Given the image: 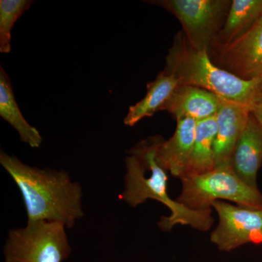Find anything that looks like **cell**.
<instances>
[{
  "label": "cell",
  "mask_w": 262,
  "mask_h": 262,
  "mask_svg": "<svg viewBox=\"0 0 262 262\" xmlns=\"http://www.w3.org/2000/svg\"><path fill=\"white\" fill-rule=\"evenodd\" d=\"M262 165V128L251 113L231 160V166L241 180L257 187V174Z\"/></svg>",
  "instance_id": "8fae6325"
},
{
  "label": "cell",
  "mask_w": 262,
  "mask_h": 262,
  "mask_svg": "<svg viewBox=\"0 0 262 262\" xmlns=\"http://www.w3.org/2000/svg\"><path fill=\"white\" fill-rule=\"evenodd\" d=\"M251 113V107L222 98L216 117L217 133L214 142L215 167L231 165L236 144Z\"/></svg>",
  "instance_id": "9c48e42d"
},
{
  "label": "cell",
  "mask_w": 262,
  "mask_h": 262,
  "mask_svg": "<svg viewBox=\"0 0 262 262\" xmlns=\"http://www.w3.org/2000/svg\"><path fill=\"white\" fill-rule=\"evenodd\" d=\"M251 114L262 128V98L251 108Z\"/></svg>",
  "instance_id": "ac0fdd59"
},
{
  "label": "cell",
  "mask_w": 262,
  "mask_h": 262,
  "mask_svg": "<svg viewBox=\"0 0 262 262\" xmlns=\"http://www.w3.org/2000/svg\"><path fill=\"white\" fill-rule=\"evenodd\" d=\"M65 227L59 222H27L24 228L8 232L5 262H63L71 247Z\"/></svg>",
  "instance_id": "5b68a950"
},
{
  "label": "cell",
  "mask_w": 262,
  "mask_h": 262,
  "mask_svg": "<svg viewBox=\"0 0 262 262\" xmlns=\"http://www.w3.org/2000/svg\"><path fill=\"white\" fill-rule=\"evenodd\" d=\"M216 133L215 116L196 122L194 145L187 175L206 173L214 169V142Z\"/></svg>",
  "instance_id": "2e32d148"
},
{
  "label": "cell",
  "mask_w": 262,
  "mask_h": 262,
  "mask_svg": "<svg viewBox=\"0 0 262 262\" xmlns=\"http://www.w3.org/2000/svg\"><path fill=\"white\" fill-rule=\"evenodd\" d=\"M179 85L178 80L173 75L164 70L160 72L154 80L147 84L145 96L130 106L124 119V124L134 127L142 119L153 116L157 112L161 111Z\"/></svg>",
  "instance_id": "4fadbf2b"
},
{
  "label": "cell",
  "mask_w": 262,
  "mask_h": 262,
  "mask_svg": "<svg viewBox=\"0 0 262 262\" xmlns=\"http://www.w3.org/2000/svg\"><path fill=\"white\" fill-rule=\"evenodd\" d=\"M219 224L211 241L220 251L229 252L248 244H262V208L233 206L223 201L212 204Z\"/></svg>",
  "instance_id": "52a82bcc"
},
{
  "label": "cell",
  "mask_w": 262,
  "mask_h": 262,
  "mask_svg": "<svg viewBox=\"0 0 262 262\" xmlns=\"http://www.w3.org/2000/svg\"><path fill=\"white\" fill-rule=\"evenodd\" d=\"M163 139L151 136L138 143L127 151L125 158V185L120 199L132 208L155 200L168 207V216H162L158 227L169 232L176 225L189 226L201 232H206L213 224L211 209L195 211L173 201L168 193V173L158 162V149Z\"/></svg>",
  "instance_id": "6da1fadb"
},
{
  "label": "cell",
  "mask_w": 262,
  "mask_h": 262,
  "mask_svg": "<svg viewBox=\"0 0 262 262\" xmlns=\"http://www.w3.org/2000/svg\"><path fill=\"white\" fill-rule=\"evenodd\" d=\"M180 196L176 201L195 211L211 209L217 201L234 202L238 206L262 208V194L236 175L231 165L215 167L203 174H189L182 179Z\"/></svg>",
  "instance_id": "277c9868"
},
{
  "label": "cell",
  "mask_w": 262,
  "mask_h": 262,
  "mask_svg": "<svg viewBox=\"0 0 262 262\" xmlns=\"http://www.w3.org/2000/svg\"><path fill=\"white\" fill-rule=\"evenodd\" d=\"M215 65L244 80H262V17L239 37L213 48Z\"/></svg>",
  "instance_id": "ba28073f"
},
{
  "label": "cell",
  "mask_w": 262,
  "mask_h": 262,
  "mask_svg": "<svg viewBox=\"0 0 262 262\" xmlns=\"http://www.w3.org/2000/svg\"><path fill=\"white\" fill-rule=\"evenodd\" d=\"M222 101V98L206 90L179 84L162 110L170 113L177 121L189 118L198 122L215 116Z\"/></svg>",
  "instance_id": "30bf717a"
},
{
  "label": "cell",
  "mask_w": 262,
  "mask_h": 262,
  "mask_svg": "<svg viewBox=\"0 0 262 262\" xmlns=\"http://www.w3.org/2000/svg\"><path fill=\"white\" fill-rule=\"evenodd\" d=\"M164 71L179 84L195 86L219 97L252 108L262 98V80H244L215 65L208 50H198L179 32L166 56Z\"/></svg>",
  "instance_id": "3957f363"
},
{
  "label": "cell",
  "mask_w": 262,
  "mask_h": 262,
  "mask_svg": "<svg viewBox=\"0 0 262 262\" xmlns=\"http://www.w3.org/2000/svg\"><path fill=\"white\" fill-rule=\"evenodd\" d=\"M262 17V0H232L225 24L211 48L232 42L249 30Z\"/></svg>",
  "instance_id": "9a60e30c"
},
{
  "label": "cell",
  "mask_w": 262,
  "mask_h": 262,
  "mask_svg": "<svg viewBox=\"0 0 262 262\" xmlns=\"http://www.w3.org/2000/svg\"><path fill=\"white\" fill-rule=\"evenodd\" d=\"M177 122L172 137L162 141L158 149V162L167 171L182 179L187 175L194 145L196 120L183 119Z\"/></svg>",
  "instance_id": "7c38bea8"
},
{
  "label": "cell",
  "mask_w": 262,
  "mask_h": 262,
  "mask_svg": "<svg viewBox=\"0 0 262 262\" xmlns=\"http://www.w3.org/2000/svg\"><path fill=\"white\" fill-rule=\"evenodd\" d=\"M32 0L0 1V53L11 51V32L13 26L32 5Z\"/></svg>",
  "instance_id": "e0dca14e"
},
{
  "label": "cell",
  "mask_w": 262,
  "mask_h": 262,
  "mask_svg": "<svg viewBox=\"0 0 262 262\" xmlns=\"http://www.w3.org/2000/svg\"><path fill=\"white\" fill-rule=\"evenodd\" d=\"M0 116L18 133L22 142L37 149L42 143V137L36 127L24 118L16 100L9 76L0 67Z\"/></svg>",
  "instance_id": "5bb4252c"
},
{
  "label": "cell",
  "mask_w": 262,
  "mask_h": 262,
  "mask_svg": "<svg viewBox=\"0 0 262 262\" xmlns=\"http://www.w3.org/2000/svg\"><path fill=\"white\" fill-rule=\"evenodd\" d=\"M0 163L20 190L27 222H59L71 229L83 216L82 188L67 172L29 166L3 150Z\"/></svg>",
  "instance_id": "7a4b0ae2"
},
{
  "label": "cell",
  "mask_w": 262,
  "mask_h": 262,
  "mask_svg": "<svg viewBox=\"0 0 262 262\" xmlns=\"http://www.w3.org/2000/svg\"><path fill=\"white\" fill-rule=\"evenodd\" d=\"M182 24L184 37L192 48L208 50L213 46L225 24L232 1L229 0H155Z\"/></svg>",
  "instance_id": "8992f818"
}]
</instances>
